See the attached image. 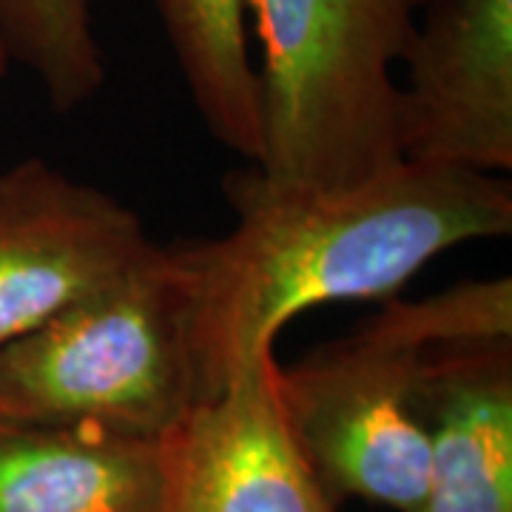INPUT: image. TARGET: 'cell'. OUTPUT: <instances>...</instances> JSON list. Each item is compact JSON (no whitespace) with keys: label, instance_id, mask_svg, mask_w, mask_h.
Returning a JSON list of instances; mask_svg holds the SVG:
<instances>
[{"label":"cell","instance_id":"1","mask_svg":"<svg viewBox=\"0 0 512 512\" xmlns=\"http://www.w3.org/2000/svg\"><path fill=\"white\" fill-rule=\"evenodd\" d=\"M222 194L234 228L171 245L202 399L271 353L299 313L387 302L444 251L512 231L507 180L416 160L336 185L282 183L248 165Z\"/></svg>","mask_w":512,"mask_h":512},{"label":"cell","instance_id":"2","mask_svg":"<svg viewBox=\"0 0 512 512\" xmlns=\"http://www.w3.org/2000/svg\"><path fill=\"white\" fill-rule=\"evenodd\" d=\"M512 336V279H473L419 302H384L359 328L276 362V393L319 490L339 510L370 501L419 512L430 439L416 407L424 353L436 342Z\"/></svg>","mask_w":512,"mask_h":512},{"label":"cell","instance_id":"3","mask_svg":"<svg viewBox=\"0 0 512 512\" xmlns=\"http://www.w3.org/2000/svg\"><path fill=\"white\" fill-rule=\"evenodd\" d=\"M416 12V0H245L262 57L265 177L353 183L404 160L396 69Z\"/></svg>","mask_w":512,"mask_h":512},{"label":"cell","instance_id":"4","mask_svg":"<svg viewBox=\"0 0 512 512\" xmlns=\"http://www.w3.org/2000/svg\"><path fill=\"white\" fill-rule=\"evenodd\" d=\"M200 399L171 245L0 348V421L163 439Z\"/></svg>","mask_w":512,"mask_h":512},{"label":"cell","instance_id":"5","mask_svg":"<svg viewBox=\"0 0 512 512\" xmlns=\"http://www.w3.org/2000/svg\"><path fill=\"white\" fill-rule=\"evenodd\" d=\"M134 208L52 163L0 171V348L157 254Z\"/></svg>","mask_w":512,"mask_h":512},{"label":"cell","instance_id":"6","mask_svg":"<svg viewBox=\"0 0 512 512\" xmlns=\"http://www.w3.org/2000/svg\"><path fill=\"white\" fill-rule=\"evenodd\" d=\"M402 57L404 160L512 168V0H424Z\"/></svg>","mask_w":512,"mask_h":512},{"label":"cell","instance_id":"7","mask_svg":"<svg viewBox=\"0 0 512 512\" xmlns=\"http://www.w3.org/2000/svg\"><path fill=\"white\" fill-rule=\"evenodd\" d=\"M160 441L163 512H336L288 430L274 350L239 367Z\"/></svg>","mask_w":512,"mask_h":512},{"label":"cell","instance_id":"8","mask_svg":"<svg viewBox=\"0 0 512 512\" xmlns=\"http://www.w3.org/2000/svg\"><path fill=\"white\" fill-rule=\"evenodd\" d=\"M416 407L430 439L419 512H512V336L436 342Z\"/></svg>","mask_w":512,"mask_h":512},{"label":"cell","instance_id":"9","mask_svg":"<svg viewBox=\"0 0 512 512\" xmlns=\"http://www.w3.org/2000/svg\"><path fill=\"white\" fill-rule=\"evenodd\" d=\"M163 441L0 421V512H163Z\"/></svg>","mask_w":512,"mask_h":512},{"label":"cell","instance_id":"10","mask_svg":"<svg viewBox=\"0 0 512 512\" xmlns=\"http://www.w3.org/2000/svg\"><path fill=\"white\" fill-rule=\"evenodd\" d=\"M211 137L248 165L262 157V92L245 0H151Z\"/></svg>","mask_w":512,"mask_h":512},{"label":"cell","instance_id":"11","mask_svg":"<svg viewBox=\"0 0 512 512\" xmlns=\"http://www.w3.org/2000/svg\"><path fill=\"white\" fill-rule=\"evenodd\" d=\"M0 37L55 111L92 103L106 83L92 0H0Z\"/></svg>","mask_w":512,"mask_h":512},{"label":"cell","instance_id":"12","mask_svg":"<svg viewBox=\"0 0 512 512\" xmlns=\"http://www.w3.org/2000/svg\"><path fill=\"white\" fill-rule=\"evenodd\" d=\"M9 69H12V55H9V49H6V43L0 37V77H6Z\"/></svg>","mask_w":512,"mask_h":512},{"label":"cell","instance_id":"13","mask_svg":"<svg viewBox=\"0 0 512 512\" xmlns=\"http://www.w3.org/2000/svg\"><path fill=\"white\" fill-rule=\"evenodd\" d=\"M421 3H424V0H416V6H421Z\"/></svg>","mask_w":512,"mask_h":512}]
</instances>
